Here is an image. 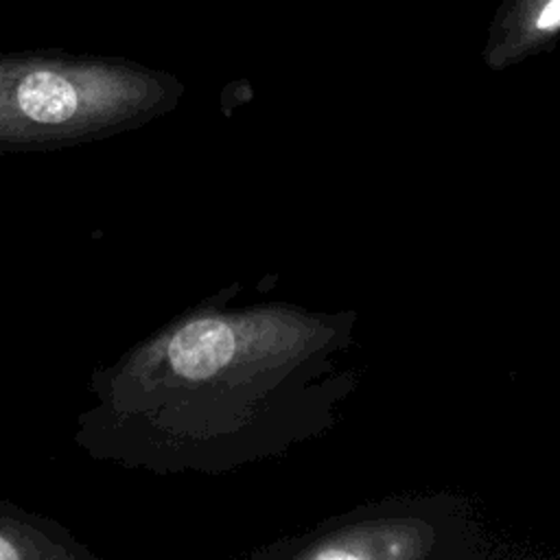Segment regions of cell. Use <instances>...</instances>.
Returning <instances> with one entry per match:
<instances>
[{
	"mask_svg": "<svg viewBox=\"0 0 560 560\" xmlns=\"http://www.w3.org/2000/svg\"><path fill=\"white\" fill-rule=\"evenodd\" d=\"M179 92L175 77L125 59L0 55V138H81L158 114Z\"/></svg>",
	"mask_w": 560,
	"mask_h": 560,
	"instance_id": "6da1fadb",
	"label": "cell"
},
{
	"mask_svg": "<svg viewBox=\"0 0 560 560\" xmlns=\"http://www.w3.org/2000/svg\"><path fill=\"white\" fill-rule=\"evenodd\" d=\"M31 551L24 545L22 532H11L7 523H0V558H24Z\"/></svg>",
	"mask_w": 560,
	"mask_h": 560,
	"instance_id": "7a4b0ae2",
	"label": "cell"
},
{
	"mask_svg": "<svg viewBox=\"0 0 560 560\" xmlns=\"http://www.w3.org/2000/svg\"><path fill=\"white\" fill-rule=\"evenodd\" d=\"M536 26L540 31H556L560 28V0H547L536 18Z\"/></svg>",
	"mask_w": 560,
	"mask_h": 560,
	"instance_id": "3957f363",
	"label": "cell"
}]
</instances>
